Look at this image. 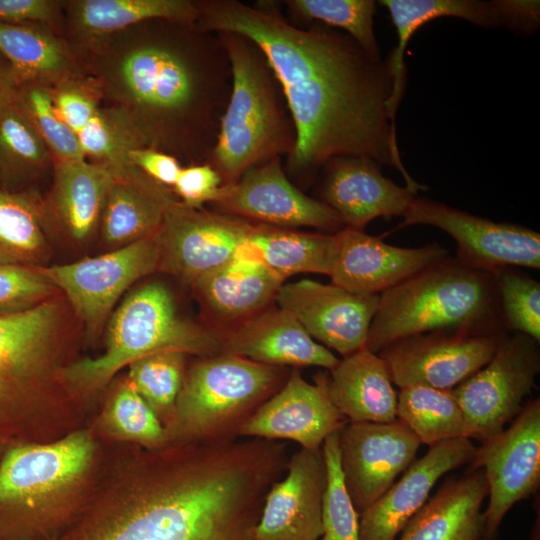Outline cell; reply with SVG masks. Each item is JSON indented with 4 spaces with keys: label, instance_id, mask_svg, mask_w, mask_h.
<instances>
[{
    "label": "cell",
    "instance_id": "obj_1",
    "mask_svg": "<svg viewBox=\"0 0 540 540\" xmlns=\"http://www.w3.org/2000/svg\"><path fill=\"white\" fill-rule=\"evenodd\" d=\"M199 28L234 32L264 52L287 100L296 143L287 176L313 179L333 157L365 156L396 168L414 194L426 190L403 165L389 114L388 59L373 57L349 35L323 24L301 28L274 1H199Z\"/></svg>",
    "mask_w": 540,
    "mask_h": 540
},
{
    "label": "cell",
    "instance_id": "obj_2",
    "mask_svg": "<svg viewBox=\"0 0 540 540\" xmlns=\"http://www.w3.org/2000/svg\"><path fill=\"white\" fill-rule=\"evenodd\" d=\"M155 462L136 496L83 519L61 540H256L265 497L286 470V441L192 442Z\"/></svg>",
    "mask_w": 540,
    "mask_h": 540
},
{
    "label": "cell",
    "instance_id": "obj_3",
    "mask_svg": "<svg viewBox=\"0 0 540 540\" xmlns=\"http://www.w3.org/2000/svg\"><path fill=\"white\" fill-rule=\"evenodd\" d=\"M119 79L147 147L189 165L207 162L232 90L218 33L195 22L166 21V29L129 49Z\"/></svg>",
    "mask_w": 540,
    "mask_h": 540
},
{
    "label": "cell",
    "instance_id": "obj_4",
    "mask_svg": "<svg viewBox=\"0 0 540 540\" xmlns=\"http://www.w3.org/2000/svg\"><path fill=\"white\" fill-rule=\"evenodd\" d=\"M496 271L471 268L449 257L384 291L366 348L378 354L397 340L433 331L508 333Z\"/></svg>",
    "mask_w": 540,
    "mask_h": 540
},
{
    "label": "cell",
    "instance_id": "obj_5",
    "mask_svg": "<svg viewBox=\"0 0 540 540\" xmlns=\"http://www.w3.org/2000/svg\"><path fill=\"white\" fill-rule=\"evenodd\" d=\"M216 33L231 63L232 90L206 163L228 185L252 167L288 157L295 147L296 128L280 82L262 49L239 33Z\"/></svg>",
    "mask_w": 540,
    "mask_h": 540
},
{
    "label": "cell",
    "instance_id": "obj_6",
    "mask_svg": "<svg viewBox=\"0 0 540 540\" xmlns=\"http://www.w3.org/2000/svg\"><path fill=\"white\" fill-rule=\"evenodd\" d=\"M104 352L68 366L64 378L81 389L105 385L121 368L166 351L212 356L222 353L223 336L182 317L171 291L154 281L131 292L113 313Z\"/></svg>",
    "mask_w": 540,
    "mask_h": 540
},
{
    "label": "cell",
    "instance_id": "obj_7",
    "mask_svg": "<svg viewBox=\"0 0 540 540\" xmlns=\"http://www.w3.org/2000/svg\"><path fill=\"white\" fill-rule=\"evenodd\" d=\"M286 373L285 367L231 354L200 357L185 372L166 440L237 438L242 424L285 383Z\"/></svg>",
    "mask_w": 540,
    "mask_h": 540
},
{
    "label": "cell",
    "instance_id": "obj_8",
    "mask_svg": "<svg viewBox=\"0 0 540 540\" xmlns=\"http://www.w3.org/2000/svg\"><path fill=\"white\" fill-rule=\"evenodd\" d=\"M539 372V342L518 332L504 335L489 362L450 390L469 438L482 443L504 430L522 410Z\"/></svg>",
    "mask_w": 540,
    "mask_h": 540
},
{
    "label": "cell",
    "instance_id": "obj_9",
    "mask_svg": "<svg viewBox=\"0 0 540 540\" xmlns=\"http://www.w3.org/2000/svg\"><path fill=\"white\" fill-rule=\"evenodd\" d=\"M469 465L484 471L489 497L484 540H496L508 511L540 486V399L525 403L508 427L476 447Z\"/></svg>",
    "mask_w": 540,
    "mask_h": 540
},
{
    "label": "cell",
    "instance_id": "obj_10",
    "mask_svg": "<svg viewBox=\"0 0 540 540\" xmlns=\"http://www.w3.org/2000/svg\"><path fill=\"white\" fill-rule=\"evenodd\" d=\"M430 225L457 244L454 259L481 270L503 267L540 268V235L521 225L495 222L447 204L416 196L396 229Z\"/></svg>",
    "mask_w": 540,
    "mask_h": 540
},
{
    "label": "cell",
    "instance_id": "obj_11",
    "mask_svg": "<svg viewBox=\"0 0 540 540\" xmlns=\"http://www.w3.org/2000/svg\"><path fill=\"white\" fill-rule=\"evenodd\" d=\"M156 233L96 257L36 268L65 294L80 320L94 329L133 283L159 269Z\"/></svg>",
    "mask_w": 540,
    "mask_h": 540
},
{
    "label": "cell",
    "instance_id": "obj_12",
    "mask_svg": "<svg viewBox=\"0 0 540 540\" xmlns=\"http://www.w3.org/2000/svg\"><path fill=\"white\" fill-rule=\"evenodd\" d=\"M506 334L426 332L397 340L378 355L399 389L424 385L452 390L489 362Z\"/></svg>",
    "mask_w": 540,
    "mask_h": 540
},
{
    "label": "cell",
    "instance_id": "obj_13",
    "mask_svg": "<svg viewBox=\"0 0 540 540\" xmlns=\"http://www.w3.org/2000/svg\"><path fill=\"white\" fill-rule=\"evenodd\" d=\"M254 222L221 213L171 205L156 233L159 269L192 285L235 258Z\"/></svg>",
    "mask_w": 540,
    "mask_h": 540
},
{
    "label": "cell",
    "instance_id": "obj_14",
    "mask_svg": "<svg viewBox=\"0 0 540 540\" xmlns=\"http://www.w3.org/2000/svg\"><path fill=\"white\" fill-rule=\"evenodd\" d=\"M212 204L218 212L258 224L288 229L313 227L328 234L344 228L329 206L294 185L281 157L252 167L236 182L223 185Z\"/></svg>",
    "mask_w": 540,
    "mask_h": 540
},
{
    "label": "cell",
    "instance_id": "obj_15",
    "mask_svg": "<svg viewBox=\"0 0 540 540\" xmlns=\"http://www.w3.org/2000/svg\"><path fill=\"white\" fill-rule=\"evenodd\" d=\"M55 297L22 313L0 316V425L39 387L65 323Z\"/></svg>",
    "mask_w": 540,
    "mask_h": 540
},
{
    "label": "cell",
    "instance_id": "obj_16",
    "mask_svg": "<svg viewBox=\"0 0 540 540\" xmlns=\"http://www.w3.org/2000/svg\"><path fill=\"white\" fill-rule=\"evenodd\" d=\"M338 444L344 484L359 515L412 464L421 445L399 420L347 422Z\"/></svg>",
    "mask_w": 540,
    "mask_h": 540
},
{
    "label": "cell",
    "instance_id": "obj_17",
    "mask_svg": "<svg viewBox=\"0 0 540 540\" xmlns=\"http://www.w3.org/2000/svg\"><path fill=\"white\" fill-rule=\"evenodd\" d=\"M378 294H355L332 283L310 279L284 283L275 301L326 348L349 356L366 347Z\"/></svg>",
    "mask_w": 540,
    "mask_h": 540
},
{
    "label": "cell",
    "instance_id": "obj_18",
    "mask_svg": "<svg viewBox=\"0 0 540 540\" xmlns=\"http://www.w3.org/2000/svg\"><path fill=\"white\" fill-rule=\"evenodd\" d=\"M450 256L436 242L405 248L364 230L344 227L334 233L331 283L355 294H378L437 265Z\"/></svg>",
    "mask_w": 540,
    "mask_h": 540
},
{
    "label": "cell",
    "instance_id": "obj_19",
    "mask_svg": "<svg viewBox=\"0 0 540 540\" xmlns=\"http://www.w3.org/2000/svg\"><path fill=\"white\" fill-rule=\"evenodd\" d=\"M348 420L330 401L323 385L307 382L294 369L285 383L240 427L238 437L293 441L317 450Z\"/></svg>",
    "mask_w": 540,
    "mask_h": 540
},
{
    "label": "cell",
    "instance_id": "obj_20",
    "mask_svg": "<svg viewBox=\"0 0 540 540\" xmlns=\"http://www.w3.org/2000/svg\"><path fill=\"white\" fill-rule=\"evenodd\" d=\"M285 472L266 494L256 540H320L327 482L322 447L300 448L290 455Z\"/></svg>",
    "mask_w": 540,
    "mask_h": 540
},
{
    "label": "cell",
    "instance_id": "obj_21",
    "mask_svg": "<svg viewBox=\"0 0 540 540\" xmlns=\"http://www.w3.org/2000/svg\"><path fill=\"white\" fill-rule=\"evenodd\" d=\"M476 447L469 438L445 440L415 459L376 501L359 515V540H395L422 508L437 481L469 464Z\"/></svg>",
    "mask_w": 540,
    "mask_h": 540
},
{
    "label": "cell",
    "instance_id": "obj_22",
    "mask_svg": "<svg viewBox=\"0 0 540 540\" xmlns=\"http://www.w3.org/2000/svg\"><path fill=\"white\" fill-rule=\"evenodd\" d=\"M381 167L365 156L331 158L321 169L318 200L353 229L364 230L377 217H402L418 195L386 178Z\"/></svg>",
    "mask_w": 540,
    "mask_h": 540
},
{
    "label": "cell",
    "instance_id": "obj_23",
    "mask_svg": "<svg viewBox=\"0 0 540 540\" xmlns=\"http://www.w3.org/2000/svg\"><path fill=\"white\" fill-rule=\"evenodd\" d=\"M222 353L271 366L327 370L340 360L280 307L264 309L223 335Z\"/></svg>",
    "mask_w": 540,
    "mask_h": 540
},
{
    "label": "cell",
    "instance_id": "obj_24",
    "mask_svg": "<svg viewBox=\"0 0 540 540\" xmlns=\"http://www.w3.org/2000/svg\"><path fill=\"white\" fill-rule=\"evenodd\" d=\"M487 495L482 469L447 478L406 524L399 540H484L482 505Z\"/></svg>",
    "mask_w": 540,
    "mask_h": 540
},
{
    "label": "cell",
    "instance_id": "obj_25",
    "mask_svg": "<svg viewBox=\"0 0 540 540\" xmlns=\"http://www.w3.org/2000/svg\"><path fill=\"white\" fill-rule=\"evenodd\" d=\"M315 378L348 422L397 420V393L383 359L366 347Z\"/></svg>",
    "mask_w": 540,
    "mask_h": 540
},
{
    "label": "cell",
    "instance_id": "obj_26",
    "mask_svg": "<svg viewBox=\"0 0 540 540\" xmlns=\"http://www.w3.org/2000/svg\"><path fill=\"white\" fill-rule=\"evenodd\" d=\"M177 200L135 166L113 174L99 226L103 241L118 248L155 234Z\"/></svg>",
    "mask_w": 540,
    "mask_h": 540
},
{
    "label": "cell",
    "instance_id": "obj_27",
    "mask_svg": "<svg viewBox=\"0 0 540 540\" xmlns=\"http://www.w3.org/2000/svg\"><path fill=\"white\" fill-rule=\"evenodd\" d=\"M284 281L258 261L235 257L198 278L192 286L213 316L244 321L264 310Z\"/></svg>",
    "mask_w": 540,
    "mask_h": 540
},
{
    "label": "cell",
    "instance_id": "obj_28",
    "mask_svg": "<svg viewBox=\"0 0 540 540\" xmlns=\"http://www.w3.org/2000/svg\"><path fill=\"white\" fill-rule=\"evenodd\" d=\"M395 26L398 42L388 58L393 79L389 113L395 119L406 86L404 53L412 35L421 26L442 17H456L483 28L503 26L496 1L479 0H381Z\"/></svg>",
    "mask_w": 540,
    "mask_h": 540
},
{
    "label": "cell",
    "instance_id": "obj_29",
    "mask_svg": "<svg viewBox=\"0 0 540 540\" xmlns=\"http://www.w3.org/2000/svg\"><path fill=\"white\" fill-rule=\"evenodd\" d=\"M334 234L254 223L235 257L258 261L284 280L298 273L329 275Z\"/></svg>",
    "mask_w": 540,
    "mask_h": 540
},
{
    "label": "cell",
    "instance_id": "obj_30",
    "mask_svg": "<svg viewBox=\"0 0 540 540\" xmlns=\"http://www.w3.org/2000/svg\"><path fill=\"white\" fill-rule=\"evenodd\" d=\"M51 206L58 221L76 241L99 228L113 174L96 163H56Z\"/></svg>",
    "mask_w": 540,
    "mask_h": 540
},
{
    "label": "cell",
    "instance_id": "obj_31",
    "mask_svg": "<svg viewBox=\"0 0 540 540\" xmlns=\"http://www.w3.org/2000/svg\"><path fill=\"white\" fill-rule=\"evenodd\" d=\"M199 1L81 0L73 5L76 27L90 35H105L152 20L196 22Z\"/></svg>",
    "mask_w": 540,
    "mask_h": 540
},
{
    "label": "cell",
    "instance_id": "obj_32",
    "mask_svg": "<svg viewBox=\"0 0 540 540\" xmlns=\"http://www.w3.org/2000/svg\"><path fill=\"white\" fill-rule=\"evenodd\" d=\"M43 221L34 192L0 188V263L42 266L48 256Z\"/></svg>",
    "mask_w": 540,
    "mask_h": 540
},
{
    "label": "cell",
    "instance_id": "obj_33",
    "mask_svg": "<svg viewBox=\"0 0 540 540\" xmlns=\"http://www.w3.org/2000/svg\"><path fill=\"white\" fill-rule=\"evenodd\" d=\"M0 53L21 85L62 81L71 67L64 44L55 36L28 24L0 23Z\"/></svg>",
    "mask_w": 540,
    "mask_h": 540
},
{
    "label": "cell",
    "instance_id": "obj_34",
    "mask_svg": "<svg viewBox=\"0 0 540 540\" xmlns=\"http://www.w3.org/2000/svg\"><path fill=\"white\" fill-rule=\"evenodd\" d=\"M397 420L429 447L445 440L469 438L466 418L450 390L424 385L400 388Z\"/></svg>",
    "mask_w": 540,
    "mask_h": 540
},
{
    "label": "cell",
    "instance_id": "obj_35",
    "mask_svg": "<svg viewBox=\"0 0 540 540\" xmlns=\"http://www.w3.org/2000/svg\"><path fill=\"white\" fill-rule=\"evenodd\" d=\"M51 153L16 100L0 109V182L3 189L36 177L51 162Z\"/></svg>",
    "mask_w": 540,
    "mask_h": 540
},
{
    "label": "cell",
    "instance_id": "obj_36",
    "mask_svg": "<svg viewBox=\"0 0 540 540\" xmlns=\"http://www.w3.org/2000/svg\"><path fill=\"white\" fill-rule=\"evenodd\" d=\"M85 157H90L112 174L133 166L129 152L147 146L145 137L129 110L99 108L78 134Z\"/></svg>",
    "mask_w": 540,
    "mask_h": 540
},
{
    "label": "cell",
    "instance_id": "obj_37",
    "mask_svg": "<svg viewBox=\"0 0 540 540\" xmlns=\"http://www.w3.org/2000/svg\"><path fill=\"white\" fill-rule=\"evenodd\" d=\"M289 12L307 22H319L339 28L373 57H380L373 23L376 2L373 0H286Z\"/></svg>",
    "mask_w": 540,
    "mask_h": 540
},
{
    "label": "cell",
    "instance_id": "obj_38",
    "mask_svg": "<svg viewBox=\"0 0 540 540\" xmlns=\"http://www.w3.org/2000/svg\"><path fill=\"white\" fill-rule=\"evenodd\" d=\"M186 356L180 351L159 352L129 365L128 382L149 404L160 422L163 417L168 423L171 420L185 375Z\"/></svg>",
    "mask_w": 540,
    "mask_h": 540
},
{
    "label": "cell",
    "instance_id": "obj_39",
    "mask_svg": "<svg viewBox=\"0 0 540 540\" xmlns=\"http://www.w3.org/2000/svg\"><path fill=\"white\" fill-rule=\"evenodd\" d=\"M15 100L33 122L56 163L86 160L78 135L57 113L49 89L39 84H24Z\"/></svg>",
    "mask_w": 540,
    "mask_h": 540
},
{
    "label": "cell",
    "instance_id": "obj_40",
    "mask_svg": "<svg viewBox=\"0 0 540 540\" xmlns=\"http://www.w3.org/2000/svg\"><path fill=\"white\" fill-rule=\"evenodd\" d=\"M327 482L322 500L320 540H359V514L347 492L339 460L338 432L322 444Z\"/></svg>",
    "mask_w": 540,
    "mask_h": 540
},
{
    "label": "cell",
    "instance_id": "obj_41",
    "mask_svg": "<svg viewBox=\"0 0 540 540\" xmlns=\"http://www.w3.org/2000/svg\"><path fill=\"white\" fill-rule=\"evenodd\" d=\"M499 302L508 332L540 341V283L515 267L496 271Z\"/></svg>",
    "mask_w": 540,
    "mask_h": 540
},
{
    "label": "cell",
    "instance_id": "obj_42",
    "mask_svg": "<svg viewBox=\"0 0 540 540\" xmlns=\"http://www.w3.org/2000/svg\"><path fill=\"white\" fill-rule=\"evenodd\" d=\"M108 413L111 426L126 438L157 447L167 442L155 412L128 381L115 394Z\"/></svg>",
    "mask_w": 540,
    "mask_h": 540
},
{
    "label": "cell",
    "instance_id": "obj_43",
    "mask_svg": "<svg viewBox=\"0 0 540 540\" xmlns=\"http://www.w3.org/2000/svg\"><path fill=\"white\" fill-rule=\"evenodd\" d=\"M57 293L36 266L0 263V316L28 311Z\"/></svg>",
    "mask_w": 540,
    "mask_h": 540
},
{
    "label": "cell",
    "instance_id": "obj_44",
    "mask_svg": "<svg viewBox=\"0 0 540 540\" xmlns=\"http://www.w3.org/2000/svg\"><path fill=\"white\" fill-rule=\"evenodd\" d=\"M223 185L219 173L205 162L183 166L172 191L184 206L202 209L219 198Z\"/></svg>",
    "mask_w": 540,
    "mask_h": 540
},
{
    "label": "cell",
    "instance_id": "obj_45",
    "mask_svg": "<svg viewBox=\"0 0 540 540\" xmlns=\"http://www.w3.org/2000/svg\"><path fill=\"white\" fill-rule=\"evenodd\" d=\"M50 91L57 113L77 135L99 109L92 94L76 84L62 83Z\"/></svg>",
    "mask_w": 540,
    "mask_h": 540
},
{
    "label": "cell",
    "instance_id": "obj_46",
    "mask_svg": "<svg viewBox=\"0 0 540 540\" xmlns=\"http://www.w3.org/2000/svg\"><path fill=\"white\" fill-rule=\"evenodd\" d=\"M129 161L148 177L169 188L173 187L183 167L176 157L147 146L131 150Z\"/></svg>",
    "mask_w": 540,
    "mask_h": 540
},
{
    "label": "cell",
    "instance_id": "obj_47",
    "mask_svg": "<svg viewBox=\"0 0 540 540\" xmlns=\"http://www.w3.org/2000/svg\"><path fill=\"white\" fill-rule=\"evenodd\" d=\"M58 3L51 0H0V23L31 25L53 21Z\"/></svg>",
    "mask_w": 540,
    "mask_h": 540
},
{
    "label": "cell",
    "instance_id": "obj_48",
    "mask_svg": "<svg viewBox=\"0 0 540 540\" xmlns=\"http://www.w3.org/2000/svg\"><path fill=\"white\" fill-rule=\"evenodd\" d=\"M503 26L515 31H535L539 25V1L498 0Z\"/></svg>",
    "mask_w": 540,
    "mask_h": 540
},
{
    "label": "cell",
    "instance_id": "obj_49",
    "mask_svg": "<svg viewBox=\"0 0 540 540\" xmlns=\"http://www.w3.org/2000/svg\"><path fill=\"white\" fill-rule=\"evenodd\" d=\"M21 82L10 66L5 61H0V109L15 100Z\"/></svg>",
    "mask_w": 540,
    "mask_h": 540
},
{
    "label": "cell",
    "instance_id": "obj_50",
    "mask_svg": "<svg viewBox=\"0 0 540 540\" xmlns=\"http://www.w3.org/2000/svg\"><path fill=\"white\" fill-rule=\"evenodd\" d=\"M529 540H540V537L537 535H530Z\"/></svg>",
    "mask_w": 540,
    "mask_h": 540
},
{
    "label": "cell",
    "instance_id": "obj_51",
    "mask_svg": "<svg viewBox=\"0 0 540 540\" xmlns=\"http://www.w3.org/2000/svg\"><path fill=\"white\" fill-rule=\"evenodd\" d=\"M0 451H1V441H0Z\"/></svg>",
    "mask_w": 540,
    "mask_h": 540
},
{
    "label": "cell",
    "instance_id": "obj_52",
    "mask_svg": "<svg viewBox=\"0 0 540 540\" xmlns=\"http://www.w3.org/2000/svg\"><path fill=\"white\" fill-rule=\"evenodd\" d=\"M56 540H58V539H56Z\"/></svg>",
    "mask_w": 540,
    "mask_h": 540
}]
</instances>
